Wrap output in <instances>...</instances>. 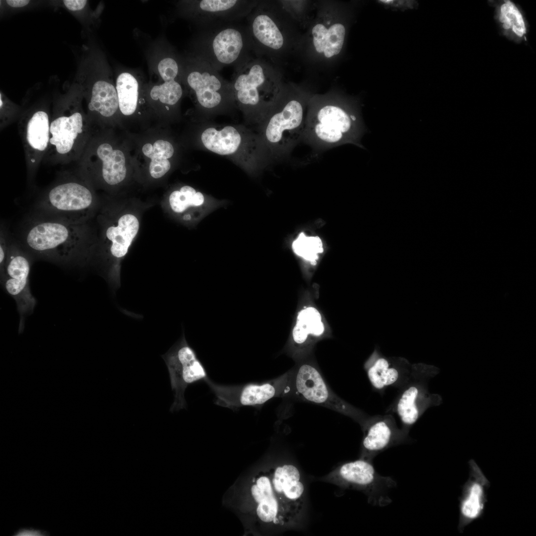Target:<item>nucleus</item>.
Wrapping results in <instances>:
<instances>
[{
  "label": "nucleus",
  "instance_id": "f257e3e1",
  "mask_svg": "<svg viewBox=\"0 0 536 536\" xmlns=\"http://www.w3.org/2000/svg\"><path fill=\"white\" fill-rule=\"evenodd\" d=\"M85 224H71L31 214L14 237L34 259L59 265H82L89 255Z\"/></svg>",
  "mask_w": 536,
  "mask_h": 536
},
{
  "label": "nucleus",
  "instance_id": "f03ea898",
  "mask_svg": "<svg viewBox=\"0 0 536 536\" xmlns=\"http://www.w3.org/2000/svg\"><path fill=\"white\" fill-rule=\"evenodd\" d=\"M252 49L247 26L228 22L202 28L194 42L192 55L218 71L243 64L250 57Z\"/></svg>",
  "mask_w": 536,
  "mask_h": 536
},
{
  "label": "nucleus",
  "instance_id": "7ed1b4c3",
  "mask_svg": "<svg viewBox=\"0 0 536 536\" xmlns=\"http://www.w3.org/2000/svg\"><path fill=\"white\" fill-rule=\"evenodd\" d=\"M320 102L307 113L302 141L317 151L357 143L360 122L356 115L331 100Z\"/></svg>",
  "mask_w": 536,
  "mask_h": 536
},
{
  "label": "nucleus",
  "instance_id": "20e7f679",
  "mask_svg": "<svg viewBox=\"0 0 536 536\" xmlns=\"http://www.w3.org/2000/svg\"><path fill=\"white\" fill-rule=\"evenodd\" d=\"M235 69L230 82L234 101L260 121L281 92L278 78L270 67L251 57Z\"/></svg>",
  "mask_w": 536,
  "mask_h": 536
},
{
  "label": "nucleus",
  "instance_id": "39448f33",
  "mask_svg": "<svg viewBox=\"0 0 536 536\" xmlns=\"http://www.w3.org/2000/svg\"><path fill=\"white\" fill-rule=\"evenodd\" d=\"M307 116L301 101L282 99L280 93L260 121V138L266 149L277 157L288 156L302 140Z\"/></svg>",
  "mask_w": 536,
  "mask_h": 536
},
{
  "label": "nucleus",
  "instance_id": "423d86ee",
  "mask_svg": "<svg viewBox=\"0 0 536 536\" xmlns=\"http://www.w3.org/2000/svg\"><path fill=\"white\" fill-rule=\"evenodd\" d=\"M94 204L93 195L86 186L77 180H68L45 193L36 202L32 214L71 224H85Z\"/></svg>",
  "mask_w": 536,
  "mask_h": 536
},
{
  "label": "nucleus",
  "instance_id": "0eeeda50",
  "mask_svg": "<svg viewBox=\"0 0 536 536\" xmlns=\"http://www.w3.org/2000/svg\"><path fill=\"white\" fill-rule=\"evenodd\" d=\"M322 480L360 491L367 496L368 503L379 507L392 502L389 492L397 485L392 477L378 473L372 461L361 458L341 464Z\"/></svg>",
  "mask_w": 536,
  "mask_h": 536
},
{
  "label": "nucleus",
  "instance_id": "6e6552de",
  "mask_svg": "<svg viewBox=\"0 0 536 536\" xmlns=\"http://www.w3.org/2000/svg\"><path fill=\"white\" fill-rule=\"evenodd\" d=\"M293 372L288 371L262 383L227 385L216 383L208 377L204 381L215 395L216 404L233 409L243 406H259L273 398L293 395Z\"/></svg>",
  "mask_w": 536,
  "mask_h": 536
},
{
  "label": "nucleus",
  "instance_id": "1a4fd4ad",
  "mask_svg": "<svg viewBox=\"0 0 536 536\" xmlns=\"http://www.w3.org/2000/svg\"><path fill=\"white\" fill-rule=\"evenodd\" d=\"M183 79L193 92L199 106L205 111L218 110L234 102L231 83L209 64L192 55L184 61Z\"/></svg>",
  "mask_w": 536,
  "mask_h": 536
},
{
  "label": "nucleus",
  "instance_id": "9d476101",
  "mask_svg": "<svg viewBox=\"0 0 536 536\" xmlns=\"http://www.w3.org/2000/svg\"><path fill=\"white\" fill-rule=\"evenodd\" d=\"M33 260L19 242L10 236L6 263L0 273V282L3 289L16 303L20 315L19 333L23 330L25 318L33 313L37 303L31 294L29 281Z\"/></svg>",
  "mask_w": 536,
  "mask_h": 536
},
{
  "label": "nucleus",
  "instance_id": "9b49d317",
  "mask_svg": "<svg viewBox=\"0 0 536 536\" xmlns=\"http://www.w3.org/2000/svg\"><path fill=\"white\" fill-rule=\"evenodd\" d=\"M293 386V395L347 416L360 425L368 416L336 395L327 385L319 370L311 364H301L294 371Z\"/></svg>",
  "mask_w": 536,
  "mask_h": 536
},
{
  "label": "nucleus",
  "instance_id": "f8f14e48",
  "mask_svg": "<svg viewBox=\"0 0 536 536\" xmlns=\"http://www.w3.org/2000/svg\"><path fill=\"white\" fill-rule=\"evenodd\" d=\"M201 138L205 148L214 153L242 162H264L266 149L260 136L246 134L238 128L232 126L220 129L209 127L202 132Z\"/></svg>",
  "mask_w": 536,
  "mask_h": 536
},
{
  "label": "nucleus",
  "instance_id": "ddd939ff",
  "mask_svg": "<svg viewBox=\"0 0 536 536\" xmlns=\"http://www.w3.org/2000/svg\"><path fill=\"white\" fill-rule=\"evenodd\" d=\"M162 357L168 368L172 390L175 392L170 411L186 408V388L208 377L206 369L184 337Z\"/></svg>",
  "mask_w": 536,
  "mask_h": 536
},
{
  "label": "nucleus",
  "instance_id": "4468645a",
  "mask_svg": "<svg viewBox=\"0 0 536 536\" xmlns=\"http://www.w3.org/2000/svg\"><path fill=\"white\" fill-rule=\"evenodd\" d=\"M179 3L182 14L201 28L238 22L246 17L256 5L254 1L245 0H185Z\"/></svg>",
  "mask_w": 536,
  "mask_h": 536
},
{
  "label": "nucleus",
  "instance_id": "2eb2a0df",
  "mask_svg": "<svg viewBox=\"0 0 536 536\" xmlns=\"http://www.w3.org/2000/svg\"><path fill=\"white\" fill-rule=\"evenodd\" d=\"M363 436L359 458L372 461L380 453L405 443L408 433L399 428L391 414L368 416L360 425Z\"/></svg>",
  "mask_w": 536,
  "mask_h": 536
},
{
  "label": "nucleus",
  "instance_id": "dca6fc26",
  "mask_svg": "<svg viewBox=\"0 0 536 536\" xmlns=\"http://www.w3.org/2000/svg\"><path fill=\"white\" fill-rule=\"evenodd\" d=\"M365 369L372 386L377 391L391 387L402 389L417 380L433 377L438 373V369L433 366H402L383 357L369 360Z\"/></svg>",
  "mask_w": 536,
  "mask_h": 536
},
{
  "label": "nucleus",
  "instance_id": "f3484780",
  "mask_svg": "<svg viewBox=\"0 0 536 536\" xmlns=\"http://www.w3.org/2000/svg\"><path fill=\"white\" fill-rule=\"evenodd\" d=\"M428 379L417 380L402 388L388 410L397 414L402 424V428L407 432L428 408L439 405L442 402L439 395L429 392L427 385Z\"/></svg>",
  "mask_w": 536,
  "mask_h": 536
},
{
  "label": "nucleus",
  "instance_id": "a211bd4d",
  "mask_svg": "<svg viewBox=\"0 0 536 536\" xmlns=\"http://www.w3.org/2000/svg\"><path fill=\"white\" fill-rule=\"evenodd\" d=\"M469 465V476L459 499L458 530L461 533L483 514L490 486L489 481L475 462L471 460Z\"/></svg>",
  "mask_w": 536,
  "mask_h": 536
},
{
  "label": "nucleus",
  "instance_id": "6ab92c4d",
  "mask_svg": "<svg viewBox=\"0 0 536 536\" xmlns=\"http://www.w3.org/2000/svg\"><path fill=\"white\" fill-rule=\"evenodd\" d=\"M275 496L296 519L303 508L305 488L299 469L291 464H284L269 470Z\"/></svg>",
  "mask_w": 536,
  "mask_h": 536
},
{
  "label": "nucleus",
  "instance_id": "aec40b11",
  "mask_svg": "<svg viewBox=\"0 0 536 536\" xmlns=\"http://www.w3.org/2000/svg\"><path fill=\"white\" fill-rule=\"evenodd\" d=\"M256 484L251 489L256 504V513L262 522L278 526H286L296 520L282 505L275 496L269 471H262L255 476Z\"/></svg>",
  "mask_w": 536,
  "mask_h": 536
},
{
  "label": "nucleus",
  "instance_id": "412c9836",
  "mask_svg": "<svg viewBox=\"0 0 536 536\" xmlns=\"http://www.w3.org/2000/svg\"><path fill=\"white\" fill-rule=\"evenodd\" d=\"M174 56L163 58L157 65V70L163 82L152 87L150 92L154 100L170 106L176 105L181 98L183 91L181 80H183V63Z\"/></svg>",
  "mask_w": 536,
  "mask_h": 536
},
{
  "label": "nucleus",
  "instance_id": "4be33fe9",
  "mask_svg": "<svg viewBox=\"0 0 536 536\" xmlns=\"http://www.w3.org/2000/svg\"><path fill=\"white\" fill-rule=\"evenodd\" d=\"M83 127V117L78 111L57 117L50 123L49 146L60 155L69 153L82 134Z\"/></svg>",
  "mask_w": 536,
  "mask_h": 536
},
{
  "label": "nucleus",
  "instance_id": "5701e85b",
  "mask_svg": "<svg viewBox=\"0 0 536 536\" xmlns=\"http://www.w3.org/2000/svg\"><path fill=\"white\" fill-rule=\"evenodd\" d=\"M247 26L252 45L259 44L271 50H280L284 44V38L277 24L269 14L256 12L248 15Z\"/></svg>",
  "mask_w": 536,
  "mask_h": 536
},
{
  "label": "nucleus",
  "instance_id": "b1692460",
  "mask_svg": "<svg viewBox=\"0 0 536 536\" xmlns=\"http://www.w3.org/2000/svg\"><path fill=\"white\" fill-rule=\"evenodd\" d=\"M139 221L133 214H126L120 217L117 225L108 226L105 232V240L110 242L111 255L120 258L125 256L139 229Z\"/></svg>",
  "mask_w": 536,
  "mask_h": 536
},
{
  "label": "nucleus",
  "instance_id": "393cba45",
  "mask_svg": "<svg viewBox=\"0 0 536 536\" xmlns=\"http://www.w3.org/2000/svg\"><path fill=\"white\" fill-rule=\"evenodd\" d=\"M314 46L319 53H323L328 58L340 52L345 34L344 26L335 23L329 28L322 24L315 25L312 30Z\"/></svg>",
  "mask_w": 536,
  "mask_h": 536
},
{
  "label": "nucleus",
  "instance_id": "a878e982",
  "mask_svg": "<svg viewBox=\"0 0 536 536\" xmlns=\"http://www.w3.org/2000/svg\"><path fill=\"white\" fill-rule=\"evenodd\" d=\"M97 154L102 161V176L109 185H116L126 177L127 169L123 152L113 149L109 143L100 144L97 149Z\"/></svg>",
  "mask_w": 536,
  "mask_h": 536
},
{
  "label": "nucleus",
  "instance_id": "bb28decb",
  "mask_svg": "<svg viewBox=\"0 0 536 536\" xmlns=\"http://www.w3.org/2000/svg\"><path fill=\"white\" fill-rule=\"evenodd\" d=\"M89 110L105 117L113 116L119 108L116 87L105 80H98L93 85Z\"/></svg>",
  "mask_w": 536,
  "mask_h": 536
},
{
  "label": "nucleus",
  "instance_id": "cd10ccee",
  "mask_svg": "<svg viewBox=\"0 0 536 536\" xmlns=\"http://www.w3.org/2000/svg\"><path fill=\"white\" fill-rule=\"evenodd\" d=\"M49 118L43 111L35 112L26 127V140L30 148L38 153L45 151L49 144Z\"/></svg>",
  "mask_w": 536,
  "mask_h": 536
},
{
  "label": "nucleus",
  "instance_id": "c85d7f7f",
  "mask_svg": "<svg viewBox=\"0 0 536 536\" xmlns=\"http://www.w3.org/2000/svg\"><path fill=\"white\" fill-rule=\"evenodd\" d=\"M324 332L322 317L317 309L308 307L300 311L292 331L294 342L298 345L304 343L309 335L319 336Z\"/></svg>",
  "mask_w": 536,
  "mask_h": 536
},
{
  "label": "nucleus",
  "instance_id": "c756f323",
  "mask_svg": "<svg viewBox=\"0 0 536 536\" xmlns=\"http://www.w3.org/2000/svg\"><path fill=\"white\" fill-rule=\"evenodd\" d=\"M142 151L151 160L149 170L152 177L161 178L170 170L171 164L168 159L173 156L174 150L169 142L160 139L156 141L153 145L146 143L143 146Z\"/></svg>",
  "mask_w": 536,
  "mask_h": 536
},
{
  "label": "nucleus",
  "instance_id": "7c9ffc66",
  "mask_svg": "<svg viewBox=\"0 0 536 536\" xmlns=\"http://www.w3.org/2000/svg\"><path fill=\"white\" fill-rule=\"evenodd\" d=\"M119 108L125 115H131L135 111L138 97V82L130 72L120 73L116 81Z\"/></svg>",
  "mask_w": 536,
  "mask_h": 536
},
{
  "label": "nucleus",
  "instance_id": "2f4dec72",
  "mask_svg": "<svg viewBox=\"0 0 536 536\" xmlns=\"http://www.w3.org/2000/svg\"><path fill=\"white\" fill-rule=\"evenodd\" d=\"M204 200L202 193L196 192L189 186H184L179 191H173L169 196L171 208L176 213L183 212L190 206H200Z\"/></svg>",
  "mask_w": 536,
  "mask_h": 536
},
{
  "label": "nucleus",
  "instance_id": "473e14b6",
  "mask_svg": "<svg viewBox=\"0 0 536 536\" xmlns=\"http://www.w3.org/2000/svg\"><path fill=\"white\" fill-rule=\"evenodd\" d=\"M294 252L312 265L316 264L318 255L323 252V245L318 236H307L303 233L299 234L292 245Z\"/></svg>",
  "mask_w": 536,
  "mask_h": 536
},
{
  "label": "nucleus",
  "instance_id": "72a5a7b5",
  "mask_svg": "<svg viewBox=\"0 0 536 536\" xmlns=\"http://www.w3.org/2000/svg\"><path fill=\"white\" fill-rule=\"evenodd\" d=\"M499 20L503 27L511 29L519 37H523L526 32L523 16L517 7L511 1L507 0L501 6Z\"/></svg>",
  "mask_w": 536,
  "mask_h": 536
},
{
  "label": "nucleus",
  "instance_id": "f704fd0d",
  "mask_svg": "<svg viewBox=\"0 0 536 536\" xmlns=\"http://www.w3.org/2000/svg\"><path fill=\"white\" fill-rule=\"evenodd\" d=\"M10 235L3 229L0 230V270L1 273L6 263Z\"/></svg>",
  "mask_w": 536,
  "mask_h": 536
},
{
  "label": "nucleus",
  "instance_id": "c9c22d12",
  "mask_svg": "<svg viewBox=\"0 0 536 536\" xmlns=\"http://www.w3.org/2000/svg\"><path fill=\"white\" fill-rule=\"evenodd\" d=\"M66 7L70 10L76 11L83 9L87 3L85 0H65L63 1Z\"/></svg>",
  "mask_w": 536,
  "mask_h": 536
},
{
  "label": "nucleus",
  "instance_id": "e433bc0d",
  "mask_svg": "<svg viewBox=\"0 0 536 536\" xmlns=\"http://www.w3.org/2000/svg\"><path fill=\"white\" fill-rule=\"evenodd\" d=\"M43 534H44L39 530L24 529L20 530L19 531L17 532V533L16 534V535H15V536H39L44 535Z\"/></svg>",
  "mask_w": 536,
  "mask_h": 536
},
{
  "label": "nucleus",
  "instance_id": "4c0bfd02",
  "mask_svg": "<svg viewBox=\"0 0 536 536\" xmlns=\"http://www.w3.org/2000/svg\"><path fill=\"white\" fill-rule=\"evenodd\" d=\"M6 3L12 7H22L27 5L29 0H7Z\"/></svg>",
  "mask_w": 536,
  "mask_h": 536
}]
</instances>
